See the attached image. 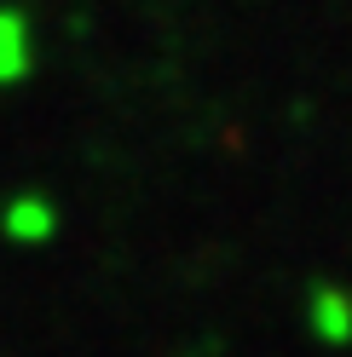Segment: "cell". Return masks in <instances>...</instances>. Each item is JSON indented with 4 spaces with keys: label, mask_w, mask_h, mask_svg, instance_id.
<instances>
[{
    "label": "cell",
    "mask_w": 352,
    "mask_h": 357,
    "mask_svg": "<svg viewBox=\"0 0 352 357\" xmlns=\"http://www.w3.org/2000/svg\"><path fill=\"white\" fill-rule=\"evenodd\" d=\"M306 323L323 346H346L352 340V294L335 282H318L312 294H306Z\"/></svg>",
    "instance_id": "obj_1"
},
{
    "label": "cell",
    "mask_w": 352,
    "mask_h": 357,
    "mask_svg": "<svg viewBox=\"0 0 352 357\" xmlns=\"http://www.w3.org/2000/svg\"><path fill=\"white\" fill-rule=\"evenodd\" d=\"M35 70V29L17 6H0V86L29 81Z\"/></svg>",
    "instance_id": "obj_2"
},
{
    "label": "cell",
    "mask_w": 352,
    "mask_h": 357,
    "mask_svg": "<svg viewBox=\"0 0 352 357\" xmlns=\"http://www.w3.org/2000/svg\"><path fill=\"white\" fill-rule=\"evenodd\" d=\"M58 219L64 213L47 202V196H12V202L0 208V231H6L12 242H52Z\"/></svg>",
    "instance_id": "obj_3"
}]
</instances>
